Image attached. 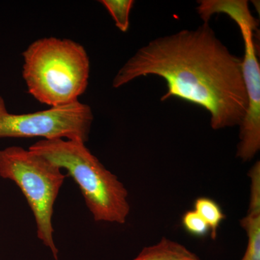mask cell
Here are the masks:
<instances>
[{
    "label": "cell",
    "instance_id": "cell-1",
    "mask_svg": "<svg viewBox=\"0 0 260 260\" xmlns=\"http://www.w3.org/2000/svg\"><path fill=\"white\" fill-rule=\"evenodd\" d=\"M242 61L204 23L195 30L157 38L138 49L112 85L119 88L140 77L156 75L167 84L162 102L177 97L203 107L215 130L239 126L248 106Z\"/></svg>",
    "mask_w": 260,
    "mask_h": 260
},
{
    "label": "cell",
    "instance_id": "cell-2",
    "mask_svg": "<svg viewBox=\"0 0 260 260\" xmlns=\"http://www.w3.org/2000/svg\"><path fill=\"white\" fill-rule=\"evenodd\" d=\"M23 78L28 93L49 107L79 101L90 77V59L83 45L69 39L46 37L23 51Z\"/></svg>",
    "mask_w": 260,
    "mask_h": 260
},
{
    "label": "cell",
    "instance_id": "cell-3",
    "mask_svg": "<svg viewBox=\"0 0 260 260\" xmlns=\"http://www.w3.org/2000/svg\"><path fill=\"white\" fill-rule=\"evenodd\" d=\"M29 150L68 172L79 186L87 208L96 222L124 224L130 213L123 183L79 140H42Z\"/></svg>",
    "mask_w": 260,
    "mask_h": 260
},
{
    "label": "cell",
    "instance_id": "cell-4",
    "mask_svg": "<svg viewBox=\"0 0 260 260\" xmlns=\"http://www.w3.org/2000/svg\"><path fill=\"white\" fill-rule=\"evenodd\" d=\"M0 177L15 183L35 218L37 237L58 260L52 217L65 178L62 169L43 155L20 146L0 150Z\"/></svg>",
    "mask_w": 260,
    "mask_h": 260
},
{
    "label": "cell",
    "instance_id": "cell-5",
    "mask_svg": "<svg viewBox=\"0 0 260 260\" xmlns=\"http://www.w3.org/2000/svg\"><path fill=\"white\" fill-rule=\"evenodd\" d=\"M198 3L197 11L204 23H208L215 13H224L237 24L242 34L244 45L242 70L248 106L239 126L237 156L242 161H249L260 150V65L253 39L257 20L251 15L246 0H200Z\"/></svg>",
    "mask_w": 260,
    "mask_h": 260
},
{
    "label": "cell",
    "instance_id": "cell-6",
    "mask_svg": "<svg viewBox=\"0 0 260 260\" xmlns=\"http://www.w3.org/2000/svg\"><path fill=\"white\" fill-rule=\"evenodd\" d=\"M93 114L87 104L76 102L25 114H13L0 95V138L42 140H89Z\"/></svg>",
    "mask_w": 260,
    "mask_h": 260
},
{
    "label": "cell",
    "instance_id": "cell-7",
    "mask_svg": "<svg viewBox=\"0 0 260 260\" xmlns=\"http://www.w3.org/2000/svg\"><path fill=\"white\" fill-rule=\"evenodd\" d=\"M248 242L242 260H260V195L250 194L249 210L240 221Z\"/></svg>",
    "mask_w": 260,
    "mask_h": 260
},
{
    "label": "cell",
    "instance_id": "cell-8",
    "mask_svg": "<svg viewBox=\"0 0 260 260\" xmlns=\"http://www.w3.org/2000/svg\"><path fill=\"white\" fill-rule=\"evenodd\" d=\"M194 253L177 242L162 237L153 246L145 247L133 260H196Z\"/></svg>",
    "mask_w": 260,
    "mask_h": 260
},
{
    "label": "cell",
    "instance_id": "cell-9",
    "mask_svg": "<svg viewBox=\"0 0 260 260\" xmlns=\"http://www.w3.org/2000/svg\"><path fill=\"white\" fill-rule=\"evenodd\" d=\"M194 210L209 227L211 238L215 240L218 228L225 218L221 208L216 202L208 198H199L194 202Z\"/></svg>",
    "mask_w": 260,
    "mask_h": 260
},
{
    "label": "cell",
    "instance_id": "cell-10",
    "mask_svg": "<svg viewBox=\"0 0 260 260\" xmlns=\"http://www.w3.org/2000/svg\"><path fill=\"white\" fill-rule=\"evenodd\" d=\"M114 19L116 26L121 32L129 27V15L135 2L133 0H102L100 1Z\"/></svg>",
    "mask_w": 260,
    "mask_h": 260
},
{
    "label": "cell",
    "instance_id": "cell-11",
    "mask_svg": "<svg viewBox=\"0 0 260 260\" xmlns=\"http://www.w3.org/2000/svg\"><path fill=\"white\" fill-rule=\"evenodd\" d=\"M182 225L186 232L195 237H204L210 232L208 224L194 210H189L184 214Z\"/></svg>",
    "mask_w": 260,
    "mask_h": 260
},
{
    "label": "cell",
    "instance_id": "cell-12",
    "mask_svg": "<svg viewBox=\"0 0 260 260\" xmlns=\"http://www.w3.org/2000/svg\"><path fill=\"white\" fill-rule=\"evenodd\" d=\"M196 260H201V259H200V258H199V259H196Z\"/></svg>",
    "mask_w": 260,
    "mask_h": 260
}]
</instances>
